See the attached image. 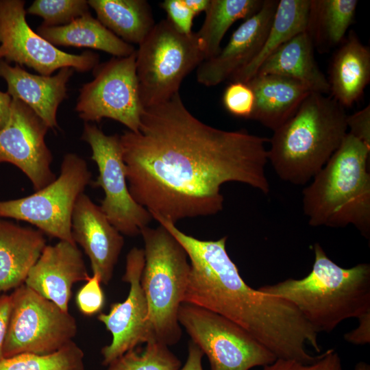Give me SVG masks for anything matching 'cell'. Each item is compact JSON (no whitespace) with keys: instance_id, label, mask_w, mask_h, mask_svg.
Segmentation results:
<instances>
[{"instance_id":"6da1fadb","label":"cell","mask_w":370,"mask_h":370,"mask_svg":"<svg viewBox=\"0 0 370 370\" xmlns=\"http://www.w3.org/2000/svg\"><path fill=\"white\" fill-rule=\"evenodd\" d=\"M120 136L129 191L153 219L174 224L221 212L223 184L236 182L267 195L269 139L245 130L227 131L204 123L179 92L144 108L138 132Z\"/></svg>"},{"instance_id":"603a6c76","label":"cell","mask_w":370,"mask_h":370,"mask_svg":"<svg viewBox=\"0 0 370 370\" xmlns=\"http://www.w3.org/2000/svg\"><path fill=\"white\" fill-rule=\"evenodd\" d=\"M314 44L307 32H302L280 46L260 65L256 74L277 75L296 80L311 92L330 93L328 80L314 58Z\"/></svg>"},{"instance_id":"ab89813d","label":"cell","mask_w":370,"mask_h":370,"mask_svg":"<svg viewBox=\"0 0 370 370\" xmlns=\"http://www.w3.org/2000/svg\"><path fill=\"white\" fill-rule=\"evenodd\" d=\"M12 99L7 92L0 91V130L5 126L9 120Z\"/></svg>"},{"instance_id":"8992f818","label":"cell","mask_w":370,"mask_h":370,"mask_svg":"<svg viewBox=\"0 0 370 370\" xmlns=\"http://www.w3.org/2000/svg\"><path fill=\"white\" fill-rule=\"evenodd\" d=\"M145 265L140 280L149 308V320L156 341L176 344L182 329L178 311L184 302L190 266L181 244L161 225L140 230Z\"/></svg>"},{"instance_id":"2e32d148","label":"cell","mask_w":370,"mask_h":370,"mask_svg":"<svg viewBox=\"0 0 370 370\" xmlns=\"http://www.w3.org/2000/svg\"><path fill=\"white\" fill-rule=\"evenodd\" d=\"M278 0H263L261 8L233 32L223 49L197 68V82L214 86L250 63L260 52L272 23Z\"/></svg>"},{"instance_id":"8fae6325","label":"cell","mask_w":370,"mask_h":370,"mask_svg":"<svg viewBox=\"0 0 370 370\" xmlns=\"http://www.w3.org/2000/svg\"><path fill=\"white\" fill-rule=\"evenodd\" d=\"M136 51L113 57L93 69V79L79 89L75 111L85 123L115 120L138 132L143 112L136 70Z\"/></svg>"},{"instance_id":"277c9868","label":"cell","mask_w":370,"mask_h":370,"mask_svg":"<svg viewBox=\"0 0 370 370\" xmlns=\"http://www.w3.org/2000/svg\"><path fill=\"white\" fill-rule=\"evenodd\" d=\"M347 116L331 96L311 92L269 139L267 159L277 175L294 185L307 184L341 145Z\"/></svg>"},{"instance_id":"f1b7e54d","label":"cell","mask_w":370,"mask_h":370,"mask_svg":"<svg viewBox=\"0 0 370 370\" xmlns=\"http://www.w3.org/2000/svg\"><path fill=\"white\" fill-rule=\"evenodd\" d=\"M84 354L73 341L49 354L23 353L0 361V370H85Z\"/></svg>"},{"instance_id":"f546056e","label":"cell","mask_w":370,"mask_h":370,"mask_svg":"<svg viewBox=\"0 0 370 370\" xmlns=\"http://www.w3.org/2000/svg\"><path fill=\"white\" fill-rule=\"evenodd\" d=\"M143 350L136 348L112 361L106 370H179L181 362L168 346L156 341L146 343Z\"/></svg>"},{"instance_id":"4dcf8cb0","label":"cell","mask_w":370,"mask_h":370,"mask_svg":"<svg viewBox=\"0 0 370 370\" xmlns=\"http://www.w3.org/2000/svg\"><path fill=\"white\" fill-rule=\"evenodd\" d=\"M26 12L40 16L42 25L58 27L89 12V5L86 0H35Z\"/></svg>"},{"instance_id":"cb8c5ba5","label":"cell","mask_w":370,"mask_h":370,"mask_svg":"<svg viewBox=\"0 0 370 370\" xmlns=\"http://www.w3.org/2000/svg\"><path fill=\"white\" fill-rule=\"evenodd\" d=\"M36 33L54 46L85 47L103 51L114 57H127L136 49L107 29L90 12L58 27L40 25Z\"/></svg>"},{"instance_id":"ba28073f","label":"cell","mask_w":370,"mask_h":370,"mask_svg":"<svg viewBox=\"0 0 370 370\" xmlns=\"http://www.w3.org/2000/svg\"><path fill=\"white\" fill-rule=\"evenodd\" d=\"M91 177L82 158L66 153L60 175L51 184L27 197L0 201V219L23 221L44 234L75 243L71 234L72 214L77 198L91 184Z\"/></svg>"},{"instance_id":"d6a6232c","label":"cell","mask_w":370,"mask_h":370,"mask_svg":"<svg viewBox=\"0 0 370 370\" xmlns=\"http://www.w3.org/2000/svg\"><path fill=\"white\" fill-rule=\"evenodd\" d=\"M262 370H343L340 356L334 349L320 354L313 362L304 364L293 360L277 358Z\"/></svg>"},{"instance_id":"ac0fdd59","label":"cell","mask_w":370,"mask_h":370,"mask_svg":"<svg viewBox=\"0 0 370 370\" xmlns=\"http://www.w3.org/2000/svg\"><path fill=\"white\" fill-rule=\"evenodd\" d=\"M89 278L77 245L60 241L45 247L24 284L63 310L69 311L73 284Z\"/></svg>"},{"instance_id":"9a60e30c","label":"cell","mask_w":370,"mask_h":370,"mask_svg":"<svg viewBox=\"0 0 370 370\" xmlns=\"http://www.w3.org/2000/svg\"><path fill=\"white\" fill-rule=\"evenodd\" d=\"M144 265V249L133 247L127 255L125 271L122 278L123 282L130 284L126 299L123 302L112 304L108 313H100L97 317L112 337L111 343L101 351L103 365H108L141 343L155 341L140 282Z\"/></svg>"},{"instance_id":"4316f807","label":"cell","mask_w":370,"mask_h":370,"mask_svg":"<svg viewBox=\"0 0 370 370\" xmlns=\"http://www.w3.org/2000/svg\"><path fill=\"white\" fill-rule=\"evenodd\" d=\"M357 0H311L307 32L325 52L341 43L352 23Z\"/></svg>"},{"instance_id":"74e56055","label":"cell","mask_w":370,"mask_h":370,"mask_svg":"<svg viewBox=\"0 0 370 370\" xmlns=\"http://www.w3.org/2000/svg\"><path fill=\"white\" fill-rule=\"evenodd\" d=\"M12 306L11 295H0V361L4 358L3 345L6 337Z\"/></svg>"},{"instance_id":"3957f363","label":"cell","mask_w":370,"mask_h":370,"mask_svg":"<svg viewBox=\"0 0 370 370\" xmlns=\"http://www.w3.org/2000/svg\"><path fill=\"white\" fill-rule=\"evenodd\" d=\"M310 272L258 288L293 304L318 333L330 332L343 321L370 312V264L343 268L328 257L319 243L313 246Z\"/></svg>"},{"instance_id":"8d00e7d4","label":"cell","mask_w":370,"mask_h":370,"mask_svg":"<svg viewBox=\"0 0 370 370\" xmlns=\"http://www.w3.org/2000/svg\"><path fill=\"white\" fill-rule=\"evenodd\" d=\"M358 319V326L352 331L344 334L347 342L363 345L370 343V312L361 316Z\"/></svg>"},{"instance_id":"d6986e66","label":"cell","mask_w":370,"mask_h":370,"mask_svg":"<svg viewBox=\"0 0 370 370\" xmlns=\"http://www.w3.org/2000/svg\"><path fill=\"white\" fill-rule=\"evenodd\" d=\"M73 72L64 67L53 75L32 74L0 60V77L7 83V92L27 104L52 130L58 127L57 111L67 97L66 84Z\"/></svg>"},{"instance_id":"e575fe53","label":"cell","mask_w":370,"mask_h":370,"mask_svg":"<svg viewBox=\"0 0 370 370\" xmlns=\"http://www.w3.org/2000/svg\"><path fill=\"white\" fill-rule=\"evenodd\" d=\"M160 7L167 14V19L180 33L189 35L196 14L188 6L186 0H165Z\"/></svg>"},{"instance_id":"ffe728a7","label":"cell","mask_w":370,"mask_h":370,"mask_svg":"<svg viewBox=\"0 0 370 370\" xmlns=\"http://www.w3.org/2000/svg\"><path fill=\"white\" fill-rule=\"evenodd\" d=\"M46 245L39 230L0 219V293L24 284Z\"/></svg>"},{"instance_id":"7a4b0ae2","label":"cell","mask_w":370,"mask_h":370,"mask_svg":"<svg viewBox=\"0 0 370 370\" xmlns=\"http://www.w3.org/2000/svg\"><path fill=\"white\" fill-rule=\"evenodd\" d=\"M184 247L190 274L184 302L198 306L234 322L271 351L277 358L304 364L320 352L318 333L290 302L248 286L226 250L227 236L202 241L180 230L166 219H155Z\"/></svg>"},{"instance_id":"7c38bea8","label":"cell","mask_w":370,"mask_h":370,"mask_svg":"<svg viewBox=\"0 0 370 370\" xmlns=\"http://www.w3.org/2000/svg\"><path fill=\"white\" fill-rule=\"evenodd\" d=\"M81 138L90 145L91 159L98 168L99 175L91 184L104 191L101 210L121 234L138 235L153 218L129 191L120 136L107 135L97 125L85 123Z\"/></svg>"},{"instance_id":"d590c367","label":"cell","mask_w":370,"mask_h":370,"mask_svg":"<svg viewBox=\"0 0 370 370\" xmlns=\"http://www.w3.org/2000/svg\"><path fill=\"white\" fill-rule=\"evenodd\" d=\"M349 133L370 147V106L357 111L347 119Z\"/></svg>"},{"instance_id":"30bf717a","label":"cell","mask_w":370,"mask_h":370,"mask_svg":"<svg viewBox=\"0 0 370 370\" xmlns=\"http://www.w3.org/2000/svg\"><path fill=\"white\" fill-rule=\"evenodd\" d=\"M178 321L206 355L211 370H250L277 359L245 329L207 309L183 302Z\"/></svg>"},{"instance_id":"44dd1931","label":"cell","mask_w":370,"mask_h":370,"mask_svg":"<svg viewBox=\"0 0 370 370\" xmlns=\"http://www.w3.org/2000/svg\"><path fill=\"white\" fill-rule=\"evenodd\" d=\"M255 101L249 119L275 131L297 110L311 91L301 83L277 75H255L248 82Z\"/></svg>"},{"instance_id":"7402d4cb","label":"cell","mask_w":370,"mask_h":370,"mask_svg":"<svg viewBox=\"0 0 370 370\" xmlns=\"http://www.w3.org/2000/svg\"><path fill=\"white\" fill-rule=\"evenodd\" d=\"M328 80L331 97L345 108L360 99L369 83L370 49L354 31H349L334 53Z\"/></svg>"},{"instance_id":"4fadbf2b","label":"cell","mask_w":370,"mask_h":370,"mask_svg":"<svg viewBox=\"0 0 370 370\" xmlns=\"http://www.w3.org/2000/svg\"><path fill=\"white\" fill-rule=\"evenodd\" d=\"M25 4L23 0H0V60L47 76L64 67L86 72L99 63L97 53H69L38 34L27 22Z\"/></svg>"},{"instance_id":"d4e9b609","label":"cell","mask_w":370,"mask_h":370,"mask_svg":"<svg viewBox=\"0 0 370 370\" xmlns=\"http://www.w3.org/2000/svg\"><path fill=\"white\" fill-rule=\"evenodd\" d=\"M311 0L278 1L275 13L264 42L256 58L234 73L231 82H247L262 62L280 46L307 30Z\"/></svg>"},{"instance_id":"484cf974","label":"cell","mask_w":370,"mask_h":370,"mask_svg":"<svg viewBox=\"0 0 370 370\" xmlns=\"http://www.w3.org/2000/svg\"><path fill=\"white\" fill-rule=\"evenodd\" d=\"M88 3L102 25L130 45H139L156 24L145 0H88Z\"/></svg>"},{"instance_id":"60d3db41","label":"cell","mask_w":370,"mask_h":370,"mask_svg":"<svg viewBox=\"0 0 370 370\" xmlns=\"http://www.w3.org/2000/svg\"><path fill=\"white\" fill-rule=\"evenodd\" d=\"M354 370H370V365L365 361H360L356 365Z\"/></svg>"},{"instance_id":"1f68e13d","label":"cell","mask_w":370,"mask_h":370,"mask_svg":"<svg viewBox=\"0 0 370 370\" xmlns=\"http://www.w3.org/2000/svg\"><path fill=\"white\" fill-rule=\"evenodd\" d=\"M254 94L247 82H231L223 95V103L231 114L250 119L254 106Z\"/></svg>"},{"instance_id":"e0dca14e","label":"cell","mask_w":370,"mask_h":370,"mask_svg":"<svg viewBox=\"0 0 370 370\" xmlns=\"http://www.w3.org/2000/svg\"><path fill=\"white\" fill-rule=\"evenodd\" d=\"M71 234L74 242L89 258L92 274H97L101 283L108 284L124 246V238L100 206L84 193L79 196L73 208Z\"/></svg>"},{"instance_id":"5bb4252c","label":"cell","mask_w":370,"mask_h":370,"mask_svg":"<svg viewBox=\"0 0 370 370\" xmlns=\"http://www.w3.org/2000/svg\"><path fill=\"white\" fill-rule=\"evenodd\" d=\"M10 115L0 130V163L16 166L39 190L54 181L53 156L45 143L49 127L32 109L12 97Z\"/></svg>"},{"instance_id":"83f0119b","label":"cell","mask_w":370,"mask_h":370,"mask_svg":"<svg viewBox=\"0 0 370 370\" xmlns=\"http://www.w3.org/2000/svg\"><path fill=\"white\" fill-rule=\"evenodd\" d=\"M262 3V0H210L203 25L195 33L205 60L220 52L221 40L234 22L251 17Z\"/></svg>"},{"instance_id":"f35d334b","label":"cell","mask_w":370,"mask_h":370,"mask_svg":"<svg viewBox=\"0 0 370 370\" xmlns=\"http://www.w3.org/2000/svg\"><path fill=\"white\" fill-rule=\"evenodd\" d=\"M204 353L199 347L190 341L188 344V357L185 365L179 370H204L202 367Z\"/></svg>"},{"instance_id":"9c48e42d","label":"cell","mask_w":370,"mask_h":370,"mask_svg":"<svg viewBox=\"0 0 370 370\" xmlns=\"http://www.w3.org/2000/svg\"><path fill=\"white\" fill-rule=\"evenodd\" d=\"M11 297L4 358L23 353L49 354L73 341L77 326L69 311L25 284L14 289Z\"/></svg>"},{"instance_id":"52a82bcc","label":"cell","mask_w":370,"mask_h":370,"mask_svg":"<svg viewBox=\"0 0 370 370\" xmlns=\"http://www.w3.org/2000/svg\"><path fill=\"white\" fill-rule=\"evenodd\" d=\"M195 32L185 35L167 19L154 27L136 49V70L143 108L169 100L183 79L205 60Z\"/></svg>"},{"instance_id":"5b68a950","label":"cell","mask_w":370,"mask_h":370,"mask_svg":"<svg viewBox=\"0 0 370 370\" xmlns=\"http://www.w3.org/2000/svg\"><path fill=\"white\" fill-rule=\"evenodd\" d=\"M370 147L347 132L341 145L302 191L311 226L353 225L370 240Z\"/></svg>"},{"instance_id":"836d02e7","label":"cell","mask_w":370,"mask_h":370,"mask_svg":"<svg viewBox=\"0 0 370 370\" xmlns=\"http://www.w3.org/2000/svg\"><path fill=\"white\" fill-rule=\"evenodd\" d=\"M97 274H92L77 292L75 303L79 312L86 316H92L102 310L105 297Z\"/></svg>"}]
</instances>
